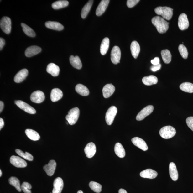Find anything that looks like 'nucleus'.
I'll use <instances>...</instances> for the list:
<instances>
[{
	"label": "nucleus",
	"mask_w": 193,
	"mask_h": 193,
	"mask_svg": "<svg viewBox=\"0 0 193 193\" xmlns=\"http://www.w3.org/2000/svg\"><path fill=\"white\" fill-rule=\"evenodd\" d=\"M130 48L132 55L136 59L140 51V47L138 43L136 41H133L131 43Z\"/></svg>",
	"instance_id": "nucleus-27"
},
{
	"label": "nucleus",
	"mask_w": 193,
	"mask_h": 193,
	"mask_svg": "<svg viewBox=\"0 0 193 193\" xmlns=\"http://www.w3.org/2000/svg\"><path fill=\"white\" fill-rule=\"evenodd\" d=\"M154 107L153 106L149 105L144 108L139 112L136 117V120L140 121L143 120L147 116L153 112Z\"/></svg>",
	"instance_id": "nucleus-8"
},
{
	"label": "nucleus",
	"mask_w": 193,
	"mask_h": 193,
	"mask_svg": "<svg viewBox=\"0 0 193 193\" xmlns=\"http://www.w3.org/2000/svg\"><path fill=\"white\" fill-rule=\"evenodd\" d=\"M75 90L76 92L81 96H86L89 95L90 92L88 88L81 84L76 85Z\"/></svg>",
	"instance_id": "nucleus-30"
},
{
	"label": "nucleus",
	"mask_w": 193,
	"mask_h": 193,
	"mask_svg": "<svg viewBox=\"0 0 193 193\" xmlns=\"http://www.w3.org/2000/svg\"><path fill=\"white\" fill-rule=\"evenodd\" d=\"M169 174L170 177L174 181H176L178 179L179 174L176 164L174 162H171L169 167Z\"/></svg>",
	"instance_id": "nucleus-24"
},
{
	"label": "nucleus",
	"mask_w": 193,
	"mask_h": 193,
	"mask_svg": "<svg viewBox=\"0 0 193 193\" xmlns=\"http://www.w3.org/2000/svg\"><path fill=\"white\" fill-rule=\"evenodd\" d=\"M142 81L144 85L151 86L156 84L158 82V79L155 76L150 75L144 77Z\"/></svg>",
	"instance_id": "nucleus-28"
},
{
	"label": "nucleus",
	"mask_w": 193,
	"mask_h": 193,
	"mask_svg": "<svg viewBox=\"0 0 193 193\" xmlns=\"http://www.w3.org/2000/svg\"><path fill=\"white\" fill-rule=\"evenodd\" d=\"M4 124V121L2 118H0V129H2L3 128Z\"/></svg>",
	"instance_id": "nucleus-48"
},
{
	"label": "nucleus",
	"mask_w": 193,
	"mask_h": 193,
	"mask_svg": "<svg viewBox=\"0 0 193 193\" xmlns=\"http://www.w3.org/2000/svg\"><path fill=\"white\" fill-rule=\"evenodd\" d=\"M16 153L20 156H21L27 160L29 161H32L34 159V157L31 154L27 152L24 153L23 152L19 149L16 150Z\"/></svg>",
	"instance_id": "nucleus-39"
},
{
	"label": "nucleus",
	"mask_w": 193,
	"mask_h": 193,
	"mask_svg": "<svg viewBox=\"0 0 193 193\" xmlns=\"http://www.w3.org/2000/svg\"><path fill=\"white\" fill-rule=\"evenodd\" d=\"M2 175V171L1 170H0V176H1Z\"/></svg>",
	"instance_id": "nucleus-51"
},
{
	"label": "nucleus",
	"mask_w": 193,
	"mask_h": 193,
	"mask_svg": "<svg viewBox=\"0 0 193 193\" xmlns=\"http://www.w3.org/2000/svg\"><path fill=\"white\" fill-rule=\"evenodd\" d=\"M80 116V110L77 107H75L70 110L66 119L70 125L75 124L78 120Z\"/></svg>",
	"instance_id": "nucleus-4"
},
{
	"label": "nucleus",
	"mask_w": 193,
	"mask_h": 193,
	"mask_svg": "<svg viewBox=\"0 0 193 193\" xmlns=\"http://www.w3.org/2000/svg\"><path fill=\"white\" fill-rule=\"evenodd\" d=\"M41 51L42 49L40 47L33 45L27 48L25 51V55L27 57H30L39 54Z\"/></svg>",
	"instance_id": "nucleus-17"
},
{
	"label": "nucleus",
	"mask_w": 193,
	"mask_h": 193,
	"mask_svg": "<svg viewBox=\"0 0 193 193\" xmlns=\"http://www.w3.org/2000/svg\"><path fill=\"white\" fill-rule=\"evenodd\" d=\"M11 21L9 17H3L0 22V26L2 31L5 34H9L11 31Z\"/></svg>",
	"instance_id": "nucleus-6"
},
{
	"label": "nucleus",
	"mask_w": 193,
	"mask_h": 193,
	"mask_svg": "<svg viewBox=\"0 0 193 193\" xmlns=\"http://www.w3.org/2000/svg\"><path fill=\"white\" fill-rule=\"evenodd\" d=\"M15 103L19 108L28 113L34 114L36 112L34 108L23 101L20 100L16 101H15Z\"/></svg>",
	"instance_id": "nucleus-7"
},
{
	"label": "nucleus",
	"mask_w": 193,
	"mask_h": 193,
	"mask_svg": "<svg viewBox=\"0 0 193 193\" xmlns=\"http://www.w3.org/2000/svg\"><path fill=\"white\" fill-rule=\"evenodd\" d=\"M21 25L22 27L23 30L27 36L31 37H35V32L31 28L24 23H22Z\"/></svg>",
	"instance_id": "nucleus-38"
},
{
	"label": "nucleus",
	"mask_w": 193,
	"mask_h": 193,
	"mask_svg": "<svg viewBox=\"0 0 193 193\" xmlns=\"http://www.w3.org/2000/svg\"><path fill=\"white\" fill-rule=\"evenodd\" d=\"M9 183L12 186L15 187L18 191H21V186L19 180L16 177H12L9 180Z\"/></svg>",
	"instance_id": "nucleus-37"
},
{
	"label": "nucleus",
	"mask_w": 193,
	"mask_h": 193,
	"mask_svg": "<svg viewBox=\"0 0 193 193\" xmlns=\"http://www.w3.org/2000/svg\"><path fill=\"white\" fill-rule=\"evenodd\" d=\"M10 162L13 165L18 168H24L27 166L26 161L18 156H12L10 158Z\"/></svg>",
	"instance_id": "nucleus-10"
},
{
	"label": "nucleus",
	"mask_w": 193,
	"mask_h": 193,
	"mask_svg": "<svg viewBox=\"0 0 193 193\" xmlns=\"http://www.w3.org/2000/svg\"><path fill=\"white\" fill-rule=\"evenodd\" d=\"M180 88L184 92L189 93H193V84L190 82H184L181 84L180 86Z\"/></svg>",
	"instance_id": "nucleus-36"
},
{
	"label": "nucleus",
	"mask_w": 193,
	"mask_h": 193,
	"mask_svg": "<svg viewBox=\"0 0 193 193\" xmlns=\"http://www.w3.org/2000/svg\"><path fill=\"white\" fill-rule=\"evenodd\" d=\"M178 24L179 29L182 30H186L188 28L189 23L186 14L183 13L180 15Z\"/></svg>",
	"instance_id": "nucleus-11"
},
{
	"label": "nucleus",
	"mask_w": 193,
	"mask_h": 193,
	"mask_svg": "<svg viewBox=\"0 0 193 193\" xmlns=\"http://www.w3.org/2000/svg\"><path fill=\"white\" fill-rule=\"evenodd\" d=\"M21 190L24 193H32L30 189H32L31 185L27 182H23L21 186Z\"/></svg>",
	"instance_id": "nucleus-42"
},
{
	"label": "nucleus",
	"mask_w": 193,
	"mask_h": 193,
	"mask_svg": "<svg viewBox=\"0 0 193 193\" xmlns=\"http://www.w3.org/2000/svg\"><path fill=\"white\" fill-rule=\"evenodd\" d=\"M69 4V2L65 0H61L56 1L52 4V8L55 9H60L67 7Z\"/></svg>",
	"instance_id": "nucleus-34"
},
{
	"label": "nucleus",
	"mask_w": 193,
	"mask_h": 193,
	"mask_svg": "<svg viewBox=\"0 0 193 193\" xmlns=\"http://www.w3.org/2000/svg\"><path fill=\"white\" fill-rule=\"evenodd\" d=\"M110 45V40L108 38L104 39L101 43L100 47V52L102 55H105L107 52Z\"/></svg>",
	"instance_id": "nucleus-32"
},
{
	"label": "nucleus",
	"mask_w": 193,
	"mask_h": 193,
	"mask_svg": "<svg viewBox=\"0 0 193 193\" xmlns=\"http://www.w3.org/2000/svg\"><path fill=\"white\" fill-rule=\"evenodd\" d=\"M60 69L58 65L53 63H50L47 65V72L53 77H56L59 74Z\"/></svg>",
	"instance_id": "nucleus-21"
},
{
	"label": "nucleus",
	"mask_w": 193,
	"mask_h": 193,
	"mask_svg": "<svg viewBox=\"0 0 193 193\" xmlns=\"http://www.w3.org/2000/svg\"><path fill=\"white\" fill-rule=\"evenodd\" d=\"M84 150L86 156L88 158H92L96 153L95 144L93 143H88L86 146Z\"/></svg>",
	"instance_id": "nucleus-15"
},
{
	"label": "nucleus",
	"mask_w": 193,
	"mask_h": 193,
	"mask_svg": "<svg viewBox=\"0 0 193 193\" xmlns=\"http://www.w3.org/2000/svg\"><path fill=\"white\" fill-rule=\"evenodd\" d=\"M141 177L144 178L154 179L157 177L158 174L156 171L151 169H147L142 171L140 174Z\"/></svg>",
	"instance_id": "nucleus-20"
},
{
	"label": "nucleus",
	"mask_w": 193,
	"mask_h": 193,
	"mask_svg": "<svg viewBox=\"0 0 193 193\" xmlns=\"http://www.w3.org/2000/svg\"><path fill=\"white\" fill-rule=\"evenodd\" d=\"M70 61L73 67L78 70H80L82 67V63L78 56H74L71 55L70 58Z\"/></svg>",
	"instance_id": "nucleus-25"
},
{
	"label": "nucleus",
	"mask_w": 193,
	"mask_h": 193,
	"mask_svg": "<svg viewBox=\"0 0 193 193\" xmlns=\"http://www.w3.org/2000/svg\"><path fill=\"white\" fill-rule=\"evenodd\" d=\"M110 2L109 0H102L101 1L96 10V16H100L105 12Z\"/></svg>",
	"instance_id": "nucleus-18"
},
{
	"label": "nucleus",
	"mask_w": 193,
	"mask_h": 193,
	"mask_svg": "<svg viewBox=\"0 0 193 193\" xmlns=\"http://www.w3.org/2000/svg\"><path fill=\"white\" fill-rule=\"evenodd\" d=\"M4 103L2 101H0V112H1L4 108Z\"/></svg>",
	"instance_id": "nucleus-49"
},
{
	"label": "nucleus",
	"mask_w": 193,
	"mask_h": 193,
	"mask_svg": "<svg viewBox=\"0 0 193 193\" xmlns=\"http://www.w3.org/2000/svg\"><path fill=\"white\" fill-rule=\"evenodd\" d=\"M152 22L160 34L166 32L169 28V23L159 16L154 17L152 19Z\"/></svg>",
	"instance_id": "nucleus-1"
},
{
	"label": "nucleus",
	"mask_w": 193,
	"mask_h": 193,
	"mask_svg": "<svg viewBox=\"0 0 193 193\" xmlns=\"http://www.w3.org/2000/svg\"><path fill=\"white\" fill-rule=\"evenodd\" d=\"M176 129L171 126H167L163 127L159 131L160 135L162 138L165 139L171 138L175 135Z\"/></svg>",
	"instance_id": "nucleus-3"
},
{
	"label": "nucleus",
	"mask_w": 193,
	"mask_h": 193,
	"mask_svg": "<svg viewBox=\"0 0 193 193\" xmlns=\"http://www.w3.org/2000/svg\"><path fill=\"white\" fill-rule=\"evenodd\" d=\"M161 55L164 62L166 64H169L171 62L172 55L171 53L168 50H162Z\"/></svg>",
	"instance_id": "nucleus-35"
},
{
	"label": "nucleus",
	"mask_w": 193,
	"mask_h": 193,
	"mask_svg": "<svg viewBox=\"0 0 193 193\" xmlns=\"http://www.w3.org/2000/svg\"><path fill=\"white\" fill-rule=\"evenodd\" d=\"M64 186L63 181L62 178L57 177L55 179L53 183V189L52 193H61Z\"/></svg>",
	"instance_id": "nucleus-16"
},
{
	"label": "nucleus",
	"mask_w": 193,
	"mask_h": 193,
	"mask_svg": "<svg viewBox=\"0 0 193 193\" xmlns=\"http://www.w3.org/2000/svg\"><path fill=\"white\" fill-rule=\"evenodd\" d=\"M89 186L93 191L96 193H99L102 191V187L101 184L97 182L91 181L90 183Z\"/></svg>",
	"instance_id": "nucleus-40"
},
{
	"label": "nucleus",
	"mask_w": 193,
	"mask_h": 193,
	"mask_svg": "<svg viewBox=\"0 0 193 193\" xmlns=\"http://www.w3.org/2000/svg\"><path fill=\"white\" fill-rule=\"evenodd\" d=\"M115 90V88L111 84H108L106 85L103 88V95L105 98H108L113 94Z\"/></svg>",
	"instance_id": "nucleus-19"
},
{
	"label": "nucleus",
	"mask_w": 193,
	"mask_h": 193,
	"mask_svg": "<svg viewBox=\"0 0 193 193\" xmlns=\"http://www.w3.org/2000/svg\"><path fill=\"white\" fill-rule=\"evenodd\" d=\"M119 193H128V192L125 190L121 189L119 190Z\"/></svg>",
	"instance_id": "nucleus-50"
},
{
	"label": "nucleus",
	"mask_w": 193,
	"mask_h": 193,
	"mask_svg": "<svg viewBox=\"0 0 193 193\" xmlns=\"http://www.w3.org/2000/svg\"><path fill=\"white\" fill-rule=\"evenodd\" d=\"M173 9L167 7H159L156 8L154 11L156 14L160 15L164 19L167 20L171 19L173 16Z\"/></svg>",
	"instance_id": "nucleus-2"
},
{
	"label": "nucleus",
	"mask_w": 193,
	"mask_h": 193,
	"mask_svg": "<svg viewBox=\"0 0 193 193\" xmlns=\"http://www.w3.org/2000/svg\"><path fill=\"white\" fill-rule=\"evenodd\" d=\"M111 60L113 64L116 65L120 62L121 57V50L118 46H114L111 52Z\"/></svg>",
	"instance_id": "nucleus-9"
},
{
	"label": "nucleus",
	"mask_w": 193,
	"mask_h": 193,
	"mask_svg": "<svg viewBox=\"0 0 193 193\" xmlns=\"http://www.w3.org/2000/svg\"><path fill=\"white\" fill-rule=\"evenodd\" d=\"M77 193H83V192L82 191H79Z\"/></svg>",
	"instance_id": "nucleus-52"
},
{
	"label": "nucleus",
	"mask_w": 193,
	"mask_h": 193,
	"mask_svg": "<svg viewBox=\"0 0 193 193\" xmlns=\"http://www.w3.org/2000/svg\"><path fill=\"white\" fill-rule=\"evenodd\" d=\"M132 143L139 149L143 151H146L148 149V146L145 142L143 139L138 137H135L132 139Z\"/></svg>",
	"instance_id": "nucleus-14"
},
{
	"label": "nucleus",
	"mask_w": 193,
	"mask_h": 193,
	"mask_svg": "<svg viewBox=\"0 0 193 193\" xmlns=\"http://www.w3.org/2000/svg\"><path fill=\"white\" fill-rule=\"evenodd\" d=\"M186 122L187 126L193 131V117H188Z\"/></svg>",
	"instance_id": "nucleus-44"
},
{
	"label": "nucleus",
	"mask_w": 193,
	"mask_h": 193,
	"mask_svg": "<svg viewBox=\"0 0 193 193\" xmlns=\"http://www.w3.org/2000/svg\"><path fill=\"white\" fill-rule=\"evenodd\" d=\"M139 0H128L127 2V5L129 8H132L138 3Z\"/></svg>",
	"instance_id": "nucleus-43"
},
{
	"label": "nucleus",
	"mask_w": 193,
	"mask_h": 193,
	"mask_svg": "<svg viewBox=\"0 0 193 193\" xmlns=\"http://www.w3.org/2000/svg\"><path fill=\"white\" fill-rule=\"evenodd\" d=\"M115 152L117 156L123 158L126 155L125 149L120 143H116L115 146Z\"/></svg>",
	"instance_id": "nucleus-33"
},
{
	"label": "nucleus",
	"mask_w": 193,
	"mask_h": 193,
	"mask_svg": "<svg viewBox=\"0 0 193 193\" xmlns=\"http://www.w3.org/2000/svg\"></svg>",
	"instance_id": "nucleus-53"
},
{
	"label": "nucleus",
	"mask_w": 193,
	"mask_h": 193,
	"mask_svg": "<svg viewBox=\"0 0 193 193\" xmlns=\"http://www.w3.org/2000/svg\"><path fill=\"white\" fill-rule=\"evenodd\" d=\"M179 50L182 57L184 59H187L189 53L186 47L183 44H180L179 47Z\"/></svg>",
	"instance_id": "nucleus-41"
},
{
	"label": "nucleus",
	"mask_w": 193,
	"mask_h": 193,
	"mask_svg": "<svg viewBox=\"0 0 193 193\" xmlns=\"http://www.w3.org/2000/svg\"><path fill=\"white\" fill-rule=\"evenodd\" d=\"M63 96V92L59 88H54L51 92L50 99L53 102H55L61 99Z\"/></svg>",
	"instance_id": "nucleus-22"
},
{
	"label": "nucleus",
	"mask_w": 193,
	"mask_h": 193,
	"mask_svg": "<svg viewBox=\"0 0 193 193\" xmlns=\"http://www.w3.org/2000/svg\"><path fill=\"white\" fill-rule=\"evenodd\" d=\"M5 44L4 39L3 38H0V50H1Z\"/></svg>",
	"instance_id": "nucleus-47"
},
{
	"label": "nucleus",
	"mask_w": 193,
	"mask_h": 193,
	"mask_svg": "<svg viewBox=\"0 0 193 193\" xmlns=\"http://www.w3.org/2000/svg\"><path fill=\"white\" fill-rule=\"evenodd\" d=\"M161 68V65L159 64L158 65H153L152 66L151 68V70L153 72H156L158 70Z\"/></svg>",
	"instance_id": "nucleus-45"
},
{
	"label": "nucleus",
	"mask_w": 193,
	"mask_h": 193,
	"mask_svg": "<svg viewBox=\"0 0 193 193\" xmlns=\"http://www.w3.org/2000/svg\"><path fill=\"white\" fill-rule=\"evenodd\" d=\"M45 26L48 29L60 31L64 29L63 25L57 22L48 21L45 23Z\"/></svg>",
	"instance_id": "nucleus-26"
},
{
	"label": "nucleus",
	"mask_w": 193,
	"mask_h": 193,
	"mask_svg": "<svg viewBox=\"0 0 193 193\" xmlns=\"http://www.w3.org/2000/svg\"><path fill=\"white\" fill-rule=\"evenodd\" d=\"M151 62L152 64L154 65H158L159 64V58L158 57H156L154 59L152 60Z\"/></svg>",
	"instance_id": "nucleus-46"
},
{
	"label": "nucleus",
	"mask_w": 193,
	"mask_h": 193,
	"mask_svg": "<svg viewBox=\"0 0 193 193\" xmlns=\"http://www.w3.org/2000/svg\"><path fill=\"white\" fill-rule=\"evenodd\" d=\"M27 136L31 140L34 141L39 140L40 136L36 131L32 129H28L25 131Z\"/></svg>",
	"instance_id": "nucleus-29"
},
{
	"label": "nucleus",
	"mask_w": 193,
	"mask_h": 193,
	"mask_svg": "<svg viewBox=\"0 0 193 193\" xmlns=\"http://www.w3.org/2000/svg\"><path fill=\"white\" fill-rule=\"evenodd\" d=\"M30 99L33 102L40 103L44 100L45 95L42 91H37L32 93Z\"/></svg>",
	"instance_id": "nucleus-12"
},
{
	"label": "nucleus",
	"mask_w": 193,
	"mask_h": 193,
	"mask_svg": "<svg viewBox=\"0 0 193 193\" xmlns=\"http://www.w3.org/2000/svg\"><path fill=\"white\" fill-rule=\"evenodd\" d=\"M56 165L55 161L54 160H51L48 164L45 165L44 167V169L48 176H51L54 174Z\"/></svg>",
	"instance_id": "nucleus-13"
},
{
	"label": "nucleus",
	"mask_w": 193,
	"mask_h": 193,
	"mask_svg": "<svg viewBox=\"0 0 193 193\" xmlns=\"http://www.w3.org/2000/svg\"><path fill=\"white\" fill-rule=\"evenodd\" d=\"M117 112V109L115 106H111L108 109L106 114V121L108 125L112 124Z\"/></svg>",
	"instance_id": "nucleus-5"
},
{
	"label": "nucleus",
	"mask_w": 193,
	"mask_h": 193,
	"mask_svg": "<svg viewBox=\"0 0 193 193\" xmlns=\"http://www.w3.org/2000/svg\"><path fill=\"white\" fill-rule=\"evenodd\" d=\"M28 73L29 72L26 69H23L20 70L15 76L14 82L17 83L22 82L26 78Z\"/></svg>",
	"instance_id": "nucleus-23"
},
{
	"label": "nucleus",
	"mask_w": 193,
	"mask_h": 193,
	"mask_svg": "<svg viewBox=\"0 0 193 193\" xmlns=\"http://www.w3.org/2000/svg\"><path fill=\"white\" fill-rule=\"evenodd\" d=\"M93 1L90 0L86 3L82 9L81 16L83 19H85L89 13L92 6Z\"/></svg>",
	"instance_id": "nucleus-31"
}]
</instances>
